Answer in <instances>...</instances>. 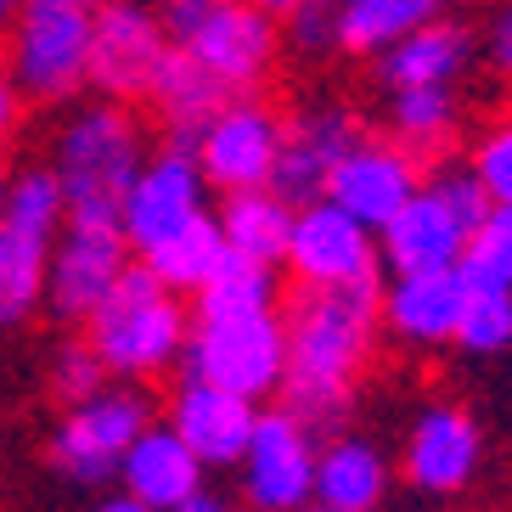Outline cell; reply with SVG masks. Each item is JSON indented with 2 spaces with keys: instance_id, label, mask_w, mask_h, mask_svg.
I'll return each instance as SVG.
<instances>
[{
  "instance_id": "obj_1",
  "label": "cell",
  "mask_w": 512,
  "mask_h": 512,
  "mask_svg": "<svg viewBox=\"0 0 512 512\" xmlns=\"http://www.w3.org/2000/svg\"><path fill=\"white\" fill-rule=\"evenodd\" d=\"M287 321V366L276 406L304 417L316 434L344 428L366 377L383 349L377 321V282L372 287H293L282 293Z\"/></svg>"
},
{
  "instance_id": "obj_2",
  "label": "cell",
  "mask_w": 512,
  "mask_h": 512,
  "mask_svg": "<svg viewBox=\"0 0 512 512\" xmlns=\"http://www.w3.org/2000/svg\"><path fill=\"white\" fill-rule=\"evenodd\" d=\"M152 119L136 102H113V96H79L62 107V124L51 130L46 164L57 169L68 214H102L119 220V192L152 152Z\"/></svg>"
},
{
  "instance_id": "obj_3",
  "label": "cell",
  "mask_w": 512,
  "mask_h": 512,
  "mask_svg": "<svg viewBox=\"0 0 512 512\" xmlns=\"http://www.w3.org/2000/svg\"><path fill=\"white\" fill-rule=\"evenodd\" d=\"M186 321H192V304L175 287L158 282L141 259H130L124 276L113 282V293L79 321V338L96 349L107 377H119V383H158V377L181 372Z\"/></svg>"
},
{
  "instance_id": "obj_4",
  "label": "cell",
  "mask_w": 512,
  "mask_h": 512,
  "mask_svg": "<svg viewBox=\"0 0 512 512\" xmlns=\"http://www.w3.org/2000/svg\"><path fill=\"white\" fill-rule=\"evenodd\" d=\"M169 46L214 74L231 96L265 91L282 62V23L248 0H152Z\"/></svg>"
},
{
  "instance_id": "obj_5",
  "label": "cell",
  "mask_w": 512,
  "mask_h": 512,
  "mask_svg": "<svg viewBox=\"0 0 512 512\" xmlns=\"http://www.w3.org/2000/svg\"><path fill=\"white\" fill-rule=\"evenodd\" d=\"M0 68L29 107L62 113L91 91V12L68 0H23L0 34Z\"/></svg>"
},
{
  "instance_id": "obj_6",
  "label": "cell",
  "mask_w": 512,
  "mask_h": 512,
  "mask_svg": "<svg viewBox=\"0 0 512 512\" xmlns=\"http://www.w3.org/2000/svg\"><path fill=\"white\" fill-rule=\"evenodd\" d=\"M287 366V321L282 304L271 310H192L186 321L181 372L209 377L220 389H237L248 400H276Z\"/></svg>"
},
{
  "instance_id": "obj_7",
  "label": "cell",
  "mask_w": 512,
  "mask_h": 512,
  "mask_svg": "<svg viewBox=\"0 0 512 512\" xmlns=\"http://www.w3.org/2000/svg\"><path fill=\"white\" fill-rule=\"evenodd\" d=\"M158 417V400L147 394V383H119L107 377L102 389H91L85 400L62 406L46 434V462L51 473H62L68 484H107L119 473V456L130 451V439Z\"/></svg>"
},
{
  "instance_id": "obj_8",
  "label": "cell",
  "mask_w": 512,
  "mask_h": 512,
  "mask_svg": "<svg viewBox=\"0 0 512 512\" xmlns=\"http://www.w3.org/2000/svg\"><path fill=\"white\" fill-rule=\"evenodd\" d=\"M316 451L321 434L287 406L265 400L254 417V434L237 456V501L248 512H304L316 496Z\"/></svg>"
},
{
  "instance_id": "obj_9",
  "label": "cell",
  "mask_w": 512,
  "mask_h": 512,
  "mask_svg": "<svg viewBox=\"0 0 512 512\" xmlns=\"http://www.w3.org/2000/svg\"><path fill=\"white\" fill-rule=\"evenodd\" d=\"M282 276L293 287H372L383 282L377 231L338 209L332 197L293 203V231L282 248Z\"/></svg>"
},
{
  "instance_id": "obj_10",
  "label": "cell",
  "mask_w": 512,
  "mask_h": 512,
  "mask_svg": "<svg viewBox=\"0 0 512 512\" xmlns=\"http://www.w3.org/2000/svg\"><path fill=\"white\" fill-rule=\"evenodd\" d=\"M203 169L209 192H248V186H271L276 152H282V107L265 102V91L226 96L209 119L197 124L186 141Z\"/></svg>"
},
{
  "instance_id": "obj_11",
  "label": "cell",
  "mask_w": 512,
  "mask_h": 512,
  "mask_svg": "<svg viewBox=\"0 0 512 512\" xmlns=\"http://www.w3.org/2000/svg\"><path fill=\"white\" fill-rule=\"evenodd\" d=\"M209 181L197 169L186 141H152V152L141 158V169L130 175V186L119 192V231L130 242V254L164 242L169 231L192 226L197 214H209Z\"/></svg>"
},
{
  "instance_id": "obj_12",
  "label": "cell",
  "mask_w": 512,
  "mask_h": 512,
  "mask_svg": "<svg viewBox=\"0 0 512 512\" xmlns=\"http://www.w3.org/2000/svg\"><path fill=\"white\" fill-rule=\"evenodd\" d=\"M130 242H124L119 220L102 214H68L62 231L51 237V259H46V310L68 327L91 316L96 304L113 293V282L130 265Z\"/></svg>"
},
{
  "instance_id": "obj_13",
  "label": "cell",
  "mask_w": 512,
  "mask_h": 512,
  "mask_svg": "<svg viewBox=\"0 0 512 512\" xmlns=\"http://www.w3.org/2000/svg\"><path fill=\"white\" fill-rule=\"evenodd\" d=\"M400 473L417 496L428 501H456L467 496L484 473V428L462 400H428L417 406L406 428Z\"/></svg>"
},
{
  "instance_id": "obj_14",
  "label": "cell",
  "mask_w": 512,
  "mask_h": 512,
  "mask_svg": "<svg viewBox=\"0 0 512 512\" xmlns=\"http://www.w3.org/2000/svg\"><path fill=\"white\" fill-rule=\"evenodd\" d=\"M169 57V34L152 0H107L91 12V96L147 102Z\"/></svg>"
},
{
  "instance_id": "obj_15",
  "label": "cell",
  "mask_w": 512,
  "mask_h": 512,
  "mask_svg": "<svg viewBox=\"0 0 512 512\" xmlns=\"http://www.w3.org/2000/svg\"><path fill=\"white\" fill-rule=\"evenodd\" d=\"M361 136H366V119L349 102H338V96H321V102H304L293 113H282V152H276L271 186L282 197H293V203L321 197L332 164Z\"/></svg>"
},
{
  "instance_id": "obj_16",
  "label": "cell",
  "mask_w": 512,
  "mask_h": 512,
  "mask_svg": "<svg viewBox=\"0 0 512 512\" xmlns=\"http://www.w3.org/2000/svg\"><path fill=\"white\" fill-rule=\"evenodd\" d=\"M467 299L462 265H428V271H394L377 282V321L383 338L406 349H451Z\"/></svg>"
},
{
  "instance_id": "obj_17",
  "label": "cell",
  "mask_w": 512,
  "mask_h": 512,
  "mask_svg": "<svg viewBox=\"0 0 512 512\" xmlns=\"http://www.w3.org/2000/svg\"><path fill=\"white\" fill-rule=\"evenodd\" d=\"M422 181H428V158H417L411 147H400L389 130H383V136L366 130V136L332 164L327 192L321 197H332L338 209H349L355 220H366V226L377 231Z\"/></svg>"
},
{
  "instance_id": "obj_18",
  "label": "cell",
  "mask_w": 512,
  "mask_h": 512,
  "mask_svg": "<svg viewBox=\"0 0 512 512\" xmlns=\"http://www.w3.org/2000/svg\"><path fill=\"white\" fill-rule=\"evenodd\" d=\"M158 417L192 445V456L209 467V473H220V467H237L242 445L254 434L259 400H248V394H237V389H220L209 377L181 372V383L158 400Z\"/></svg>"
},
{
  "instance_id": "obj_19",
  "label": "cell",
  "mask_w": 512,
  "mask_h": 512,
  "mask_svg": "<svg viewBox=\"0 0 512 512\" xmlns=\"http://www.w3.org/2000/svg\"><path fill=\"white\" fill-rule=\"evenodd\" d=\"M467 231H473V220H467V214L456 209L434 181H422L417 192H411L406 203L377 226V259H383V276L428 271V265H462Z\"/></svg>"
},
{
  "instance_id": "obj_20",
  "label": "cell",
  "mask_w": 512,
  "mask_h": 512,
  "mask_svg": "<svg viewBox=\"0 0 512 512\" xmlns=\"http://www.w3.org/2000/svg\"><path fill=\"white\" fill-rule=\"evenodd\" d=\"M473 62H479V29L451 12L400 34L389 51L372 57V68L383 91H411V85H462Z\"/></svg>"
},
{
  "instance_id": "obj_21",
  "label": "cell",
  "mask_w": 512,
  "mask_h": 512,
  "mask_svg": "<svg viewBox=\"0 0 512 512\" xmlns=\"http://www.w3.org/2000/svg\"><path fill=\"white\" fill-rule=\"evenodd\" d=\"M113 479H119V490H130V496L147 501V507L175 512L186 496H197V490L209 484V467L197 462L192 445H186L164 417H152L147 428L130 439V451L119 456V473H113Z\"/></svg>"
},
{
  "instance_id": "obj_22",
  "label": "cell",
  "mask_w": 512,
  "mask_h": 512,
  "mask_svg": "<svg viewBox=\"0 0 512 512\" xmlns=\"http://www.w3.org/2000/svg\"><path fill=\"white\" fill-rule=\"evenodd\" d=\"M389 484H394V467H389V456H383L377 439L349 434V428L321 434L316 496H310V507H321V512H383Z\"/></svg>"
},
{
  "instance_id": "obj_23",
  "label": "cell",
  "mask_w": 512,
  "mask_h": 512,
  "mask_svg": "<svg viewBox=\"0 0 512 512\" xmlns=\"http://www.w3.org/2000/svg\"><path fill=\"white\" fill-rule=\"evenodd\" d=\"M383 130L417 158L439 164L462 147L467 113H462V85H411V91H383Z\"/></svg>"
},
{
  "instance_id": "obj_24",
  "label": "cell",
  "mask_w": 512,
  "mask_h": 512,
  "mask_svg": "<svg viewBox=\"0 0 512 512\" xmlns=\"http://www.w3.org/2000/svg\"><path fill=\"white\" fill-rule=\"evenodd\" d=\"M462 0H332V51L355 62H372L400 34L451 17Z\"/></svg>"
},
{
  "instance_id": "obj_25",
  "label": "cell",
  "mask_w": 512,
  "mask_h": 512,
  "mask_svg": "<svg viewBox=\"0 0 512 512\" xmlns=\"http://www.w3.org/2000/svg\"><path fill=\"white\" fill-rule=\"evenodd\" d=\"M226 85L214 74H203L186 51H175L169 46V57H164V68H158V79H152V91H147V119H152V130L158 136H169V141H192L197 136V124L209 119L214 107L226 102Z\"/></svg>"
},
{
  "instance_id": "obj_26",
  "label": "cell",
  "mask_w": 512,
  "mask_h": 512,
  "mask_svg": "<svg viewBox=\"0 0 512 512\" xmlns=\"http://www.w3.org/2000/svg\"><path fill=\"white\" fill-rule=\"evenodd\" d=\"M51 237L0 214V332H23L46 310Z\"/></svg>"
},
{
  "instance_id": "obj_27",
  "label": "cell",
  "mask_w": 512,
  "mask_h": 512,
  "mask_svg": "<svg viewBox=\"0 0 512 512\" xmlns=\"http://www.w3.org/2000/svg\"><path fill=\"white\" fill-rule=\"evenodd\" d=\"M214 220L226 231L231 254L265 259V265H282L287 231H293V197H282L276 186H248V192H220L214 203Z\"/></svg>"
},
{
  "instance_id": "obj_28",
  "label": "cell",
  "mask_w": 512,
  "mask_h": 512,
  "mask_svg": "<svg viewBox=\"0 0 512 512\" xmlns=\"http://www.w3.org/2000/svg\"><path fill=\"white\" fill-rule=\"evenodd\" d=\"M141 265H147L152 276L164 287H175L181 299H192L197 287L214 276V265L226 259V231H220V220H214V209L209 214H197L192 226H181V231H169L164 242H152V248H141Z\"/></svg>"
},
{
  "instance_id": "obj_29",
  "label": "cell",
  "mask_w": 512,
  "mask_h": 512,
  "mask_svg": "<svg viewBox=\"0 0 512 512\" xmlns=\"http://www.w3.org/2000/svg\"><path fill=\"white\" fill-rule=\"evenodd\" d=\"M186 304L192 310H271V304H282V265H265V259H248L226 248L214 276Z\"/></svg>"
},
{
  "instance_id": "obj_30",
  "label": "cell",
  "mask_w": 512,
  "mask_h": 512,
  "mask_svg": "<svg viewBox=\"0 0 512 512\" xmlns=\"http://www.w3.org/2000/svg\"><path fill=\"white\" fill-rule=\"evenodd\" d=\"M6 220H17V226L29 231H46V237H57L62 220H68V192H62L57 169L46 164V158H29V164L6 169Z\"/></svg>"
},
{
  "instance_id": "obj_31",
  "label": "cell",
  "mask_w": 512,
  "mask_h": 512,
  "mask_svg": "<svg viewBox=\"0 0 512 512\" xmlns=\"http://www.w3.org/2000/svg\"><path fill=\"white\" fill-rule=\"evenodd\" d=\"M456 349H467V355H501V349H512V287H490V282L467 276Z\"/></svg>"
},
{
  "instance_id": "obj_32",
  "label": "cell",
  "mask_w": 512,
  "mask_h": 512,
  "mask_svg": "<svg viewBox=\"0 0 512 512\" xmlns=\"http://www.w3.org/2000/svg\"><path fill=\"white\" fill-rule=\"evenodd\" d=\"M462 164L473 169L490 203H512V107L490 113L484 124H473V136H462Z\"/></svg>"
},
{
  "instance_id": "obj_33",
  "label": "cell",
  "mask_w": 512,
  "mask_h": 512,
  "mask_svg": "<svg viewBox=\"0 0 512 512\" xmlns=\"http://www.w3.org/2000/svg\"><path fill=\"white\" fill-rule=\"evenodd\" d=\"M462 271L473 276V282L512 287V203H490V209L479 214V226L467 231Z\"/></svg>"
},
{
  "instance_id": "obj_34",
  "label": "cell",
  "mask_w": 512,
  "mask_h": 512,
  "mask_svg": "<svg viewBox=\"0 0 512 512\" xmlns=\"http://www.w3.org/2000/svg\"><path fill=\"white\" fill-rule=\"evenodd\" d=\"M46 383H51V400H57V406H74V400H85L91 389H102V383H107L102 361H96V349L85 344V338H79V327L57 344Z\"/></svg>"
},
{
  "instance_id": "obj_35",
  "label": "cell",
  "mask_w": 512,
  "mask_h": 512,
  "mask_svg": "<svg viewBox=\"0 0 512 512\" xmlns=\"http://www.w3.org/2000/svg\"><path fill=\"white\" fill-rule=\"evenodd\" d=\"M479 62L512 91V0H484V17H479Z\"/></svg>"
},
{
  "instance_id": "obj_36",
  "label": "cell",
  "mask_w": 512,
  "mask_h": 512,
  "mask_svg": "<svg viewBox=\"0 0 512 512\" xmlns=\"http://www.w3.org/2000/svg\"><path fill=\"white\" fill-rule=\"evenodd\" d=\"M23 113H29V102L17 96V85L6 79V68H0V158H12L17 136H23Z\"/></svg>"
},
{
  "instance_id": "obj_37",
  "label": "cell",
  "mask_w": 512,
  "mask_h": 512,
  "mask_svg": "<svg viewBox=\"0 0 512 512\" xmlns=\"http://www.w3.org/2000/svg\"><path fill=\"white\" fill-rule=\"evenodd\" d=\"M175 512H248V507H242V501H231V496H220V490H209V484H203V490H197V496H186Z\"/></svg>"
},
{
  "instance_id": "obj_38",
  "label": "cell",
  "mask_w": 512,
  "mask_h": 512,
  "mask_svg": "<svg viewBox=\"0 0 512 512\" xmlns=\"http://www.w3.org/2000/svg\"><path fill=\"white\" fill-rule=\"evenodd\" d=\"M91 512H158V507H147V501H136L130 490H113V496L91 501Z\"/></svg>"
},
{
  "instance_id": "obj_39",
  "label": "cell",
  "mask_w": 512,
  "mask_h": 512,
  "mask_svg": "<svg viewBox=\"0 0 512 512\" xmlns=\"http://www.w3.org/2000/svg\"><path fill=\"white\" fill-rule=\"evenodd\" d=\"M248 6H259L265 17H276V23H282V17L293 12V6H299V0H248Z\"/></svg>"
},
{
  "instance_id": "obj_40",
  "label": "cell",
  "mask_w": 512,
  "mask_h": 512,
  "mask_svg": "<svg viewBox=\"0 0 512 512\" xmlns=\"http://www.w3.org/2000/svg\"><path fill=\"white\" fill-rule=\"evenodd\" d=\"M17 6H23V0H0V34H6V23L17 17Z\"/></svg>"
},
{
  "instance_id": "obj_41",
  "label": "cell",
  "mask_w": 512,
  "mask_h": 512,
  "mask_svg": "<svg viewBox=\"0 0 512 512\" xmlns=\"http://www.w3.org/2000/svg\"><path fill=\"white\" fill-rule=\"evenodd\" d=\"M6 169H12V164H6V158H0V209H6Z\"/></svg>"
},
{
  "instance_id": "obj_42",
  "label": "cell",
  "mask_w": 512,
  "mask_h": 512,
  "mask_svg": "<svg viewBox=\"0 0 512 512\" xmlns=\"http://www.w3.org/2000/svg\"><path fill=\"white\" fill-rule=\"evenodd\" d=\"M68 6H85V12H96V6H107V0H68Z\"/></svg>"
},
{
  "instance_id": "obj_43",
  "label": "cell",
  "mask_w": 512,
  "mask_h": 512,
  "mask_svg": "<svg viewBox=\"0 0 512 512\" xmlns=\"http://www.w3.org/2000/svg\"><path fill=\"white\" fill-rule=\"evenodd\" d=\"M456 512H479V507H456Z\"/></svg>"
},
{
  "instance_id": "obj_44",
  "label": "cell",
  "mask_w": 512,
  "mask_h": 512,
  "mask_svg": "<svg viewBox=\"0 0 512 512\" xmlns=\"http://www.w3.org/2000/svg\"><path fill=\"white\" fill-rule=\"evenodd\" d=\"M304 512H321V507H304Z\"/></svg>"
}]
</instances>
